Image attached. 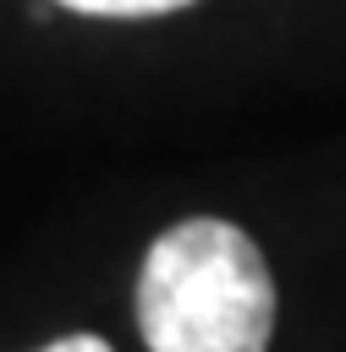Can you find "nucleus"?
I'll return each instance as SVG.
<instances>
[{
    "label": "nucleus",
    "mask_w": 346,
    "mask_h": 352,
    "mask_svg": "<svg viewBox=\"0 0 346 352\" xmlns=\"http://www.w3.org/2000/svg\"><path fill=\"white\" fill-rule=\"evenodd\" d=\"M137 324L148 352H264L275 330L264 253L225 220L170 226L143 258Z\"/></svg>",
    "instance_id": "nucleus-1"
},
{
    "label": "nucleus",
    "mask_w": 346,
    "mask_h": 352,
    "mask_svg": "<svg viewBox=\"0 0 346 352\" xmlns=\"http://www.w3.org/2000/svg\"><path fill=\"white\" fill-rule=\"evenodd\" d=\"M71 11H93V16H154V11H176L187 0H60Z\"/></svg>",
    "instance_id": "nucleus-2"
},
{
    "label": "nucleus",
    "mask_w": 346,
    "mask_h": 352,
    "mask_svg": "<svg viewBox=\"0 0 346 352\" xmlns=\"http://www.w3.org/2000/svg\"><path fill=\"white\" fill-rule=\"evenodd\" d=\"M44 352H110L99 336H66V341H55V346H44Z\"/></svg>",
    "instance_id": "nucleus-3"
}]
</instances>
